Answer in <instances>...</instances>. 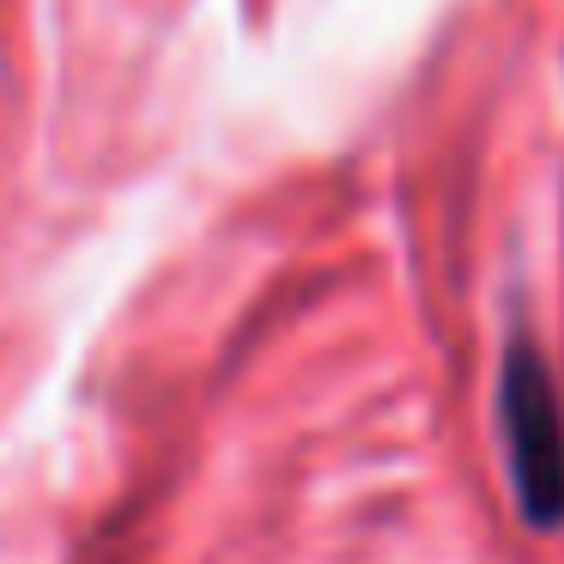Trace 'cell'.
Segmentation results:
<instances>
[{"label": "cell", "mask_w": 564, "mask_h": 564, "mask_svg": "<svg viewBox=\"0 0 564 564\" xmlns=\"http://www.w3.org/2000/svg\"><path fill=\"white\" fill-rule=\"evenodd\" d=\"M498 419H503V449H510V491L522 503V516L534 528H558L564 522V406L534 346L503 352Z\"/></svg>", "instance_id": "obj_1"}]
</instances>
